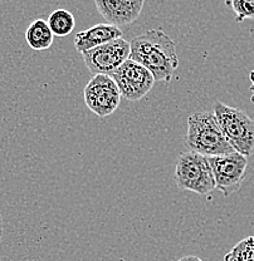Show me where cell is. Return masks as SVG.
Listing matches in <instances>:
<instances>
[{
    "label": "cell",
    "instance_id": "1",
    "mask_svg": "<svg viewBox=\"0 0 254 261\" xmlns=\"http://www.w3.org/2000/svg\"><path fill=\"white\" fill-rule=\"evenodd\" d=\"M130 58L151 72L155 81L170 82L179 68L176 44L161 29H150L130 42Z\"/></svg>",
    "mask_w": 254,
    "mask_h": 261
},
{
    "label": "cell",
    "instance_id": "2",
    "mask_svg": "<svg viewBox=\"0 0 254 261\" xmlns=\"http://www.w3.org/2000/svg\"><path fill=\"white\" fill-rule=\"evenodd\" d=\"M188 151L203 156H219L236 152L226 140L214 112H195L188 118V130L184 137Z\"/></svg>",
    "mask_w": 254,
    "mask_h": 261
},
{
    "label": "cell",
    "instance_id": "3",
    "mask_svg": "<svg viewBox=\"0 0 254 261\" xmlns=\"http://www.w3.org/2000/svg\"><path fill=\"white\" fill-rule=\"evenodd\" d=\"M213 111L234 151L245 157L254 156V119L220 100L214 103Z\"/></svg>",
    "mask_w": 254,
    "mask_h": 261
},
{
    "label": "cell",
    "instance_id": "4",
    "mask_svg": "<svg viewBox=\"0 0 254 261\" xmlns=\"http://www.w3.org/2000/svg\"><path fill=\"white\" fill-rule=\"evenodd\" d=\"M174 179L179 189L201 196L212 194L215 189L207 157L196 152H182L177 157Z\"/></svg>",
    "mask_w": 254,
    "mask_h": 261
},
{
    "label": "cell",
    "instance_id": "5",
    "mask_svg": "<svg viewBox=\"0 0 254 261\" xmlns=\"http://www.w3.org/2000/svg\"><path fill=\"white\" fill-rule=\"evenodd\" d=\"M215 181V189L224 196L239 191L247 176L248 157L238 152L207 157Z\"/></svg>",
    "mask_w": 254,
    "mask_h": 261
},
{
    "label": "cell",
    "instance_id": "6",
    "mask_svg": "<svg viewBox=\"0 0 254 261\" xmlns=\"http://www.w3.org/2000/svg\"><path fill=\"white\" fill-rule=\"evenodd\" d=\"M119 87L121 98L130 102H137L147 96L155 84V78L150 70L132 59L124 62L111 74Z\"/></svg>",
    "mask_w": 254,
    "mask_h": 261
},
{
    "label": "cell",
    "instance_id": "7",
    "mask_svg": "<svg viewBox=\"0 0 254 261\" xmlns=\"http://www.w3.org/2000/svg\"><path fill=\"white\" fill-rule=\"evenodd\" d=\"M131 45L124 38L98 45L91 50L82 53L86 67L92 74L111 75L124 62L130 58Z\"/></svg>",
    "mask_w": 254,
    "mask_h": 261
},
{
    "label": "cell",
    "instance_id": "8",
    "mask_svg": "<svg viewBox=\"0 0 254 261\" xmlns=\"http://www.w3.org/2000/svg\"><path fill=\"white\" fill-rule=\"evenodd\" d=\"M121 94L111 75L96 74L84 88V103L97 117L111 116L120 106Z\"/></svg>",
    "mask_w": 254,
    "mask_h": 261
},
{
    "label": "cell",
    "instance_id": "9",
    "mask_svg": "<svg viewBox=\"0 0 254 261\" xmlns=\"http://www.w3.org/2000/svg\"><path fill=\"white\" fill-rule=\"evenodd\" d=\"M145 0H95L97 12L108 24L127 27L141 15Z\"/></svg>",
    "mask_w": 254,
    "mask_h": 261
},
{
    "label": "cell",
    "instance_id": "10",
    "mask_svg": "<svg viewBox=\"0 0 254 261\" xmlns=\"http://www.w3.org/2000/svg\"><path fill=\"white\" fill-rule=\"evenodd\" d=\"M122 38V31L120 27L112 24H96L91 28L77 33L75 37V48L80 53L91 50L98 45H102L111 40Z\"/></svg>",
    "mask_w": 254,
    "mask_h": 261
},
{
    "label": "cell",
    "instance_id": "11",
    "mask_svg": "<svg viewBox=\"0 0 254 261\" xmlns=\"http://www.w3.org/2000/svg\"><path fill=\"white\" fill-rule=\"evenodd\" d=\"M27 44L33 50H47L53 44L54 34L49 28L47 20L44 19H37L26 31Z\"/></svg>",
    "mask_w": 254,
    "mask_h": 261
},
{
    "label": "cell",
    "instance_id": "12",
    "mask_svg": "<svg viewBox=\"0 0 254 261\" xmlns=\"http://www.w3.org/2000/svg\"><path fill=\"white\" fill-rule=\"evenodd\" d=\"M52 33L57 37H67L76 27V19L67 9H57L49 15L47 20Z\"/></svg>",
    "mask_w": 254,
    "mask_h": 261
},
{
    "label": "cell",
    "instance_id": "13",
    "mask_svg": "<svg viewBox=\"0 0 254 261\" xmlns=\"http://www.w3.org/2000/svg\"><path fill=\"white\" fill-rule=\"evenodd\" d=\"M224 261H254V236H248L233 246Z\"/></svg>",
    "mask_w": 254,
    "mask_h": 261
},
{
    "label": "cell",
    "instance_id": "14",
    "mask_svg": "<svg viewBox=\"0 0 254 261\" xmlns=\"http://www.w3.org/2000/svg\"><path fill=\"white\" fill-rule=\"evenodd\" d=\"M225 5L233 10L238 23L254 20V0H225Z\"/></svg>",
    "mask_w": 254,
    "mask_h": 261
},
{
    "label": "cell",
    "instance_id": "15",
    "mask_svg": "<svg viewBox=\"0 0 254 261\" xmlns=\"http://www.w3.org/2000/svg\"><path fill=\"white\" fill-rule=\"evenodd\" d=\"M249 80L252 82V86H250V91H252V97H250V102L254 105V69L250 72L249 74Z\"/></svg>",
    "mask_w": 254,
    "mask_h": 261
},
{
    "label": "cell",
    "instance_id": "16",
    "mask_svg": "<svg viewBox=\"0 0 254 261\" xmlns=\"http://www.w3.org/2000/svg\"><path fill=\"white\" fill-rule=\"evenodd\" d=\"M176 261H204V260H201L200 257H198V256H193V255H188V256L181 257V259H179V260H176Z\"/></svg>",
    "mask_w": 254,
    "mask_h": 261
},
{
    "label": "cell",
    "instance_id": "17",
    "mask_svg": "<svg viewBox=\"0 0 254 261\" xmlns=\"http://www.w3.org/2000/svg\"><path fill=\"white\" fill-rule=\"evenodd\" d=\"M2 236H3V219H2V215H0V241H2Z\"/></svg>",
    "mask_w": 254,
    "mask_h": 261
}]
</instances>
